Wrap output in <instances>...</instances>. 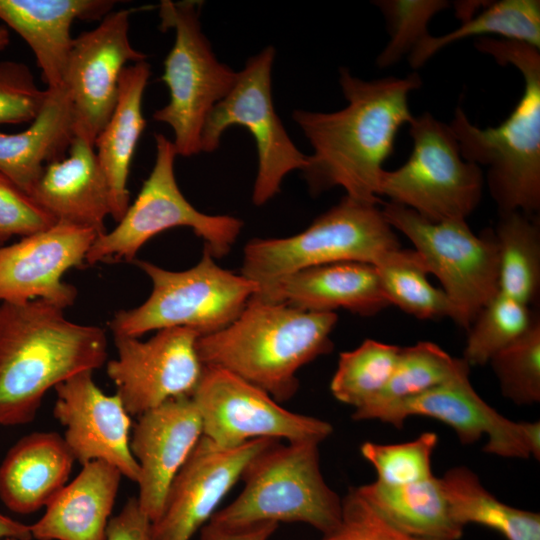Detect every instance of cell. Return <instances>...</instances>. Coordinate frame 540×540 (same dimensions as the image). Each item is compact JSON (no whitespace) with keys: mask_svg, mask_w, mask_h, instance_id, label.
Returning <instances> with one entry per match:
<instances>
[{"mask_svg":"<svg viewBox=\"0 0 540 540\" xmlns=\"http://www.w3.org/2000/svg\"><path fill=\"white\" fill-rule=\"evenodd\" d=\"M339 83L345 108L293 112V120L313 147L303 175L313 194L342 187L348 197L380 204L383 165L393 153L397 132L414 117L409 95L422 81L417 73L365 81L342 67Z\"/></svg>","mask_w":540,"mask_h":540,"instance_id":"6da1fadb","label":"cell"},{"mask_svg":"<svg viewBox=\"0 0 540 540\" xmlns=\"http://www.w3.org/2000/svg\"><path fill=\"white\" fill-rule=\"evenodd\" d=\"M107 360L103 328L43 300L0 304V427L32 422L46 393Z\"/></svg>","mask_w":540,"mask_h":540,"instance_id":"7a4b0ae2","label":"cell"},{"mask_svg":"<svg viewBox=\"0 0 540 540\" xmlns=\"http://www.w3.org/2000/svg\"><path fill=\"white\" fill-rule=\"evenodd\" d=\"M475 47L501 65H512L524 89L509 116L496 127L479 128L458 106L449 126L462 157L486 166L487 185L499 214L540 209V52L523 43L481 37Z\"/></svg>","mask_w":540,"mask_h":540,"instance_id":"3957f363","label":"cell"},{"mask_svg":"<svg viewBox=\"0 0 540 540\" xmlns=\"http://www.w3.org/2000/svg\"><path fill=\"white\" fill-rule=\"evenodd\" d=\"M335 312H311L251 298L223 329L196 342L203 366L222 368L285 402L297 392L298 370L333 349Z\"/></svg>","mask_w":540,"mask_h":540,"instance_id":"277c9868","label":"cell"},{"mask_svg":"<svg viewBox=\"0 0 540 540\" xmlns=\"http://www.w3.org/2000/svg\"><path fill=\"white\" fill-rule=\"evenodd\" d=\"M319 445L276 441L261 451L244 469L238 497L208 522L228 529L299 522L323 535L334 530L341 521L342 499L322 475Z\"/></svg>","mask_w":540,"mask_h":540,"instance_id":"5b68a950","label":"cell"},{"mask_svg":"<svg viewBox=\"0 0 540 540\" xmlns=\"http://www.w3.org/2000/svg\"><path fill=\"white\" fill-rule=\"evenodd\" d=\"M136 264L150 278L152 291L141 305L115 313L110 321L114 336L139 338L172 327L212 334L232 323L258 290L256 282L220 267L206 247L200 261L183 271Z\"/></svg>","mask_w":540,"mask_h":540,"instance_id":"8992f818","label":"cell"},{"mask_svg":"<svg viewBox=\"0 0 540 540\" xmlns=\"http://www.w3.org/2000/svg\"><path fill=\"white\" fill-rule=\"evenodd\" d=\"M398 248L397 234L379 204L345 195L296 235L250 240L241 274L260 285L313 266L347 261L375 265Z\"/></svg>","mask_w":540,"mask_h":540,"instance_id":"52a82bcc","label":"cell"},{"mask_svg":"<svg viewBox=\"0 0 540 540\" xmlns=\"http://www.w3.org/2000/svg\"><path fill=\"white\" fill-rule=\"evenodd\" d=\"M413 147L399 168L384 170L379 196L431 222L466 220L478 207L484 174L465 160L449 124L425 112L409 123Z\"/></svg>","mask_w":540,"mask_h":540,"instance_id":"ba28073f","label":"cell"},{"mask_svg":"<svg viewBox=\"0 0 540 540\" xmlns=\"http://www.w3.org/2000/svg\"><path fill=\"white\" fill-rule=\"evenodd\" d=\"M154 137L156 157L148 178L116 227L96 237L86 256L87 264L134 261L148 240L180 226L191 228L202 238L214 258L228 254L239 236L240 219L202 213L185 198L175 178L173 142L161 133Z\"/></svg>","mask_w":540,"mask_h":540,"instance_id":"9c48e42d","label":"cell"},{"mask_svg":"<svg viewBox=\"0 0 540 540\" xmlns=\"http://www.w3.org/2000/svg\"><path fill=\"white\" fill-rule=\"evenodd\" d=\"M194 1H161L162 30L174 29L175 41L164 60L162 80L169 102L153 119L171 127L177 156L201 152V135L210 111L230 92L237 73L218 61L201 30Z\"/></svg>","mask_w":540,"mask_h":540,"instance_id":"30bf717a","label":"cell"},{"mask_svg":"<svg viewBox=\"0 0 540 540\" xmlns=\"http://www.w3.org/2000/svg\"><path fill=\"white\" fill-rule=\"evenodd\" d=\"M382 213L414 245L428 273L436 276L468 330L480 310L498 294V247L493 229L474 234L466 220L431 222L392 202Z\"/></svg>","mask_w":540,"mask_h":540,"instance_id":"8fae6325","label":"cell"},{"mask_svg":"<svg viewBox=\"0 0 540 540\" xmlns=\"http://www.w3.org/2000/svg\"><path fill=\"white\" fill-rule=\"evenodd\" d=\"M274 57V48L267 46L247 60L230 92L208 114L201 135V151L213 152L228 127L243 126L251 133L258 152L252 194L256 206L273 198L284 177L293 170L302 171L307 163V155L292 142L274 109Z\"/></svg>","mask_w":540,"mask_h":540,"instance_id":"7c38bea8","label":"cell"},{"mask_svg":"<svg viewBox=\"0 0 540 540\" xmlns=\"http://www.w3.org/2000/svg\"><path fill=\"white\" fill-rule=\"evenodd\" d=\"M191 398L203 436L223 449L263 438L321 443L333 433L329 422L291 412L264 390L218 367L203 366Z\"/></svg>","mask_w":540,"mask_h":540,"instance_id":"4fadbf2b","label":"cell"},{"mask_svg":"<svg viewBox=\"0 0 540 540\" xmlns=\"http://www.w3.org/2000/svg\"><path fill=\"white\" fill-rule=\"evenodd\" d=\"M199 337L186 327L158 330L146 341L114 336L117 357L107 362L106 372L130 416L193 394L203 370Z\"/></svg>","mask_w":540,"mask_h":540,"instance_id":"5bb4252c","label":"cell"},{"mask_svg":"<svg viewBox=\"0 0 540 540\" xmlns=\"http://www.w3.org/2000/svg\"><path fill=\"white\" fill-rule=\"evenodd\" d=\"M130 14L111 11L94 29L79 34L65 65L62 85L71 99L75 136L93 145L114 110L123 70L147 58L131 45Z\"/></svg>","mask_w":540,"mask_h":540,"instance_id":"9a60e30c","label":"cell"},{"mask_svg":"<svg viewBox=\"0 0 540 540\" xmlns=\"http://www.w3.org/2000/svg\"><path fill=\"white\" fill-rule=\"evenodd\" d=\"M276 441L255 439L223 449L202 436L174 477L159 518L152 522L153 539L191 540L241 479L248 463Z\"/></svg>","mask_w":540,"mask_h":540,"instance_id":"2e32d148","label":"cell"},{"mask_svg":"<svg viewBox=\"0 0 540 540\" xmlns=\"http://www.w3.org/2000/svg\"><path fill=\"white\" fill-rule=\"evenodd\" d=\"M98 235L90 228L56 222L11 245H1V303L43 300L63 310L71 306L77 289L62 277L85 263Z\"/></svg>","mask_w":540,"mask_h":540,"instance_id":"e0dca14e","label":"cell"},{"mask_svg":"<svg viewBox=\"0 0 540 540\" xmlns=\"http://www.w3.org/2000/svg\"><path fill=\"white\" fill-rule=\"evenodd\" d=\"M411 416H425L451 427L462 444H472L483 436V450L504 458L527 459L528 451L521 422L497 412L475 391L469 374L456 377L418 395L380 405L354 420H379L401 428Z\"/></svg>","mask_w":540,"mask_h":540,"instance_id":"ac0fdd59","label":"cell"},{"mask_svg":"<svg viewBox=\"0 0 540 540\" xmlns=\"http://www.w3.org/2000/svg\"><path fill=\"white\" fill-rule=\"evenodd\" d=\"M80 372L57 385L54 417L65 427L64 440L75 461L84 465L101 460L137 482L139 466L130 449L131 419L121 399L105 394Z\"/></svg>","mask_w":540,"mask_h":540,"instance_id":"d6986e66","label":"cell"},{"mask_svg":"<svg viewBox=\"0 0 540 540\" xmlns=\"http://www.w3.org/2000/svg\"><path fill=\"white\" fill-rule=\"evenodd\" d=\"M202 436L191 396L170 399L138 416L130 449L139 466L137 501L151 522L159 518L174 477Z\"/></svg>","mask_w":540,"mask_h":540,"instance_id":"ffe728a7","label":"cell"},{"mask_svg":"<svg viewBox=\"0 0 540 540\" xmlns=\"http://www.w3.org/2000/svg\"><path fill=\"white\" fill-rule=\"evenodd\" d=\"M311 312L346 309L373 316L389 306L372 264L347 261L304 268L258 285L251 297Z\"/></svg>","mask_w":540,"mask_h":540,"instance_id":"44dd1931","label":"cell"},{"mask_svg":"<svg viewBox=\"0 0 540 540\" xmlns=\"http://www.w3.org/2000/svg\"><path fill=\"white\" fill-rule=\"evenodd\" d=\"M29 195L56 222L70 223L96 231H106L111 213L106 179L95 148L75 136L62 159L47 164Z\"/></svg>","mask_w":540,"mask_h":540,"instance_id":"7402d4cb","label":"cell"},{"mask_svg":"<svg viewBox=\"0 0 540 540\" xmlns=\"http://www.w3.org/2000/svg\"><path fill=\"white\" fill-rule=\"evenodd\" d=\"M111 0H0V19L32 50L46 88L62 85L75 20L101 21Z\"/></svg>","mask_w":540,"mask_h":540,"instance_id":"603a6c76","label":"cell"},{"mask_svg":"<svg viewBox=\"0 0 540 540\" xmlns=\"http://www.w3.org/2000/svg\"><path fill=\"white\" fill-rule=\"evenodd\" d=\"M122 478L113 465L95 460L46 505L30 525L36 540H106V530Z\"/></svg>","mask_w":540,"mask_h":540,"instance_id":"cb8c5ba5","label":"cell"},{"mask_svg":"<svg viewBox=\"0 0 540 540\" xmlns=\"http://www.w3.org/2000/svg\"><path fill=\"white\" fill-rule=\"evenodd\" d=\"M75 458L63 436L37 431L20 438L0 464V500L12 512H37L67 484Z\"/></svg>","mask_w":540,"mask_h":540,"instance_id":"d4e9b609","label":"cell"},{"mask_svg":"<svg viewBox=\"0 0 540 540\" xmlns=\"http://www.w3.org/2000/svg\"><path fill=\"white\" fill-rule=\"evenodd\" d=\"M150 75V65L146 60L125 67L120 76L114 110L94 142L109 190L110 216L116 222L122 219L130 205L128 175L137 143L146 126L142 101Z\"/></svg>","mask_w":540,"mask_h":540,"instance_id":"484cf974","label":"cell"},{"mask_svg":"<svg viewBox=\"0 0 540 540\" xmlns=\"http://www.w3.org/2000/svg\"><path fill=\"white\" fill-rule=\"evenodd\" d=\"M45 101L27 129L0 132V173L28 195L44 167L62 159L75 137L70 96L61 85L48 89Z\"/></svg>","mask_w":540,"mask_h":540,"instance_id":"4316f807","label":"cell"},{"mask_svg":"<svg viewBox=\"0 0 540 540\" xmlns=\"http://www.w3.org/2000/svg\"><path fill=\"white\" fill-rule=\"evenodd\" d=\"M378 513L402 531L427 540H459L464 528L453 519L440 479L403 486L376 480L355 487Z\"/></svg>","mask_w":540,"mask_h":540,"instance_id":"83f0119b","label":"cell"},{"mask_svg":"<svg viewBox=\"0 0 540 540\" xmlns=\"http://www.w3.org/2000/svg\"><path fill=\"white\" fill-rule=\"evenodd\" d=\"M457 524H478L506 540H540V514L503 503L490 493L466 466H457L439 478Z\"/></svg>","mask_w":540,"mask_h":540,"instance_id":"f1b7e54d","label":"cell"},{"mask_svg":"<svg viewBox=\"0 0 540 540\" xmlns=\"http://www.w3.org/2000/svg\"><path fill=\"white\" fill-rule=\"evenodd\" d=\"M483 35L501 36L540 50V1L501 0L488 2L482 10L441 36L427 35L408 56L413 69L422 67L444 47L462 39Z\"/></svg>","mask_w":540,"mask_h":540,"instance_id":"f546056e","label":"cell"},{"mask_svg":"<svg viewBox=\"0 0 540 540\" xmlns=\"http://www.w3.org/2000/svg\"><path fill=\"white\" fill-rule=\"evenodd\" d=\"M493 229L498 247V293L527 306L540 289V225L536 215L499 214Z\"/></svg>","mask_w":540,"mask_h":540,"instance_id":"4dcf8cb0","label":"cell"},{"mask_svg":"<svg viewBox=\"0 0 540 540\" xmlns=\"http://www.w3.org/2000/svg\"><path fill=\"white\" fill-rule=\"evenodd\" d=\"M374 266L389 305L419 319L447 317L456 323L454 306L442 289L428 281L427 268L414 249L389 251Z\"/></svg>","mask_w":540,"mask_h":540,"instance_id":"1f68e13d","label":"cell"},{"mask_svg":"<svg viewBox=\"0 0 540 540\" xmlns=\"http://www.w3.org/2000/svg\"><path fill=\"white\" fill-rule=\"evenodd\" d=\"M469 372L470 366L463 358L452 357L433 342L420 341L401 347L386 386L370 403L354 410L352 418L374 407L418 395Z\"/></svg>","mask_w":540,"mask_h":540,"instance_id":"d6a6232c","label":"cell"},{"mask_svg":"<svg viewBox=\"0 0 540 540\" xmlns=\"http://www.w3.org/2000/svg\"><path fill=\"white\" fill-rule=\"evenodd\" d=\"M401 347L366 339L357 348L341 352L330 382L336 400L362 408L370 403L388 383Z\"/></svg>","mask_w":540,"mask_h":540,"instance_id":"836d02e7","label":"cell"},{"mask_svg":"<svg viewBox=\"0 0 540 540\" xmlns=\"http://www.w3.org/2000/svg\"><path fill=\"white\" fill-rule=\"evenodd\" d=\"M536 317L530 306L498 293L469 326L462 358L470 367L486 365L522 336Z\"/></svg>","mask_w":540,"mask_h":540,"instance_id":"e575fe53","label":"cell"},{"mask_svg":"<svg viewBox=\"0 0 540 540\" xmlns=\"http://www.w3.org/2000/svg\"><path fill=\"white\" fill-rule=\"evenodd\" d=\"M502 395L517 405L540 401V320L489 361Z\"/></svg>","mask_w":540,"mask_h":540,"instance_id":"d590c367","label":"cell"},{"mask_svg":"<svg viewBox=\"0 0 540 540\" xmlns=\"http://www.w3.org/2000/svg\"><path fill=\"white\" fill-rule=\"evenodd\" d=\"M438 443L434 432H423L417 438L397 444L364 442L363 458L377 473L376 481L387 486H403L433 476L432 455Z\"/></svg>","mask_w":540,"mask_h":540,"instance_id":"8d00e7d4","label":"cell"},{"mask_svg":"<svg viewBox=\"0 0 540 540\" xmlns=\"http://www.w3.org/2000/svg\"><path fill=\"white\" fill-rule=\"evenodd\" d=\"M374 4L384 15L390 39L377 57L379 68H387L409 55L428 35V23L449 7L445 0H379Z\"/></svg>","mask_w":540,"mask_h":540,"instance_id":"74e56055","label":"cell"},{"mask_svg":"<svg viewBox=\"0 0 540 540\" xmlns=\"http://www.w3.org/2000/svg\"><path fill=\"white\" fill-rule=\"evenodd\" d=\"M46 94L27 65L12 60L0 62V125L31 122Z\"/></svg>","mask_w":540,"mask_h":540,"instance_id":"f35d334b","label":"cell"},{"mask_svg":"<svg viewBox=\"0 0 540 540\" xmlns=\"http://www.w3.org/2000/svg\"><path fill=\"white\" fill-rule=\"evenodd\" d=\"M321 540H427L397 528L378 513L356 491L349 489L342 499L339 525Z\"/></svg>","mask_w":540,"mask_h":540,"instance_id":"ab89813d","label":"cell"},{"mask_svg":"<svg viewBox=\"0 0 540 540\" xmlns=\"http://www.w3.org/2000/svg\"><path fill=\"white\" fill-rule=\"evenodd\" d=\"M56 220L41 208L30 195L0 173V236L25 237L47 229Z\"/></svg>","mask_w":540,"mask_h":540,"instance_id":"60d3db41","label":"cell"},{"mask_svg":"<svg viewBox=\"0 0 540 540\" xmlns=\"http://www.w3.org/2000/svg\"><path fill=\"white\" fill-rule=\"evenodd\" d=\"M106 540H154L152 522L141 510L137 497L129 498L109 520Z\"/></svg>","mask_w":540,"mask_h":540,"instance_id":"b9f144b4","label":"cell"},{"mask_svg":"<svg viewBox=\"0 0 540 540\" xmlns=\"http://www.w3.org/2000/svg\"><path fill=\"white\" fill-rule=\"evenodd\" d=\"M278 527L266 522L243 528H222L207 522L201 530V540H269Z\"/></svg>","mask_w":540,"mask_h":540,"instance_id":"7bdbcfd3","label":"cell"},{"mask_svg":"<svg viewBox=\"0 0 540 540\" xmlns=\"http://www.w3.org/2000/svg\"><path fill=\"white\" fill-rule=\"evenodd\" d=\"M6 538L31 540L30 525L14 520L0 512V540Z\"/></svg>","mask_w":540,"mask_h":540,"instance_id":"ee69618b","label":"cell"},{"mask_svg":"<svg viewBox=\"0 0 540 540\" xmlns=\"http://www.w3.org/2000/svg\"><path fill=\"white\" fill-rule=\"evenodd\" d=\"M525 442L530 453L535 459L540 458V423L534 422H521Z\"/></svg>","mask_w":540,"mask_h":540,"instance_id":"f6af8a7d","label":"cell"},{"mask_svg":"<svg viewBox=\"0 0 540 540\" xmlns=\"http://www.w3.org/2000/svg\"><path fill=\"white\" fill-rule=\"evenodd\" d=\"M10 43L9 31L6 27L0 25V50L5 49Z\"/></svg>","mask_w":540,"mask_h":540,"instance_id":"bcb514c9","label":"cell"},{"mask_svg":"<svg viewBox=\"0 0 540 540\" xmlns=\"http://www.w3.org/2000/svg\"><path fill=\"white\" fill-rule=\"evenodd\" d=\"M5 240L0 236V246L3 245Z\"/></svg>","mask_w":540,"mask_h":540,"instance_id":"7dc6e473","label":"cell"},{"mask_svg":"<svg viewBox=\"0 0 540 540\" xmlns=\"http://www.w3.org/2000/svg\"><path fill=\"white\" fill-rule=\"evenodd\" d=\"M3 540H16V539H13V538H6V539H3Z\"/></svg>","mask_w":540,"mask_h":540,"instance_id":"c3c4849f","label":"cell"}]
</instances>
